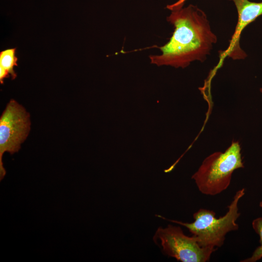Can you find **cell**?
Masks as SVG:
<instances>
[{"label":"cell","instance_id":"1","mask_svg":"<svg viewBox=\"0 0 262 262\" xmlns=\"http://www.w3.org/2000/svg\"><path fill=\"white\" fill-rule=\"evenodd\" d=\"M171 14L166 20L174 26L169 40L159 47L162 53L149 56L150 64L184 68L194 61L203 62L217 41L206 13L190 4L166 6Z\"/></svg>","mask_w":262,"mask_h":262},{"label":"cell","instance_id":"2","mask_svg":"<svg viewBox=\"0 0 262 262\" xmlns=\"http://www.w3.org/2000/svg\"><path fill=\"white\" fill-rule=\"evenodd\" d=\"M245 194V188L237 191L228 206L227 212L219 218L215 217V213L213 211L201 208L193 214V222L168 220L186 228L196 238L200 246L220 247L223 245L227 234L239 229L236 222L241 215L238 203Z\"/></svg>","mask_w":262,"mask_h":262},{"label":"cell","instance_id":"3","mask_svg":"<svg viewBox=\"0 0 262 262\" xmlns=\"http://www.w3.org/2000/svg\"><path fill=\"white\" fill-rule=\"evenodd\" d=\"M244 167L240 144L233 141L225 152L206 157L192 178L202 194L215 196L229 187L234 170Z\"/></svg>","mask_w":262,"mask_h":262},{"label":"cell","instance_id":"4","mask_svg":"<svg viewBox=\"0 0 262 262\" xmlns=\"http://www.w3.org/2000/svg\"><path fill=\"white\" fill-rule=\"evenodd\" d=\"M159 241L162 251L166 255L182 262H206L216 250L212 247H202L196 238L185 235L179 226L168 225L159 227L154 236Z\"/></svg>","mask_w":262,"mask_h":262},{"label":"cell","instance_id":"5","mask_svg":"<svg viewBox=\"0 0 262 262\" xmlns=\"http://www.w3.org/2000/svg\"><path fill=\"white\" fill-rule=\"evenodd\" d=\"M30 129V115L15 100H11L0 118V180L4 177L2 158L5 152H17L26 139Z\"/></svg>","mask_w":262,"mask_h":262},{"label":"cell","instance_id":"6","mask_svg":"<svg viewBox=\"0 0 262 262\" xmlns=\"http://www.w3.org/2000/svg\"><path fill=\"white\" fill-rule=\"evenodd\" d=\"M232 0L237 11L238 21L228 47L220 53L216 68L221 66L224 60L227 57L233 60H242L247 57V54L240 45L242 33L247 25L262 16V2H253L249 0Z\"/></svg>","mask_w":262,"mask_h":262},{"label":"cell","instance_id":"7","mask_svg":"<svg viewBox=\"0 0 262 262\" xmlns=\"http://www.w3.org/2000/svg\"><path fill=\"white\" fill-rule=\"evenodd\" d=\"M16 49V48L8 49L0 52V66L9 72L12 79H14L16 76L14 69V67L17 66Z\"/></svg>","mask_w":262,"mask_h":262},{"label":"cell","instance_id":"8","mask_svg":"<svg viewBox=\"0 0 262 262\" xmlns=\"http://www.w3.org/2000/svg\"><path fill=\"white\" fill-rule=\"evenodd\" d=\"M260 206L262 208V201L260 202ZM252 225L255 231L260 236V246L255 250L251 257L241 261V262H255L262 258V217L255 219L252 221Z\"/></svg>","mask_w":262,"mask_h":262},{"label":"cell","instance_id":"9","mask_svg":"<svg viewBox=\"0 0 262 262\" xmlns=\"http://www.w3.org/2000/svg\"><path fill=\"white\" fill-rule=\"evenodd\" d=\"M9 72L1 66H0V82L1 84L3 83V80L5 78L9 77Z\"/></svg>","mask_w":262,"mask_h":262},{"label":"cell","instance_id":"10","mask_svg":"<svg viewBox=\"0 0 262 262\" xmlns=\"http://www.w3.org/2000/svg\"><path fill=\"white\" fill-rule=\"evenodd\" d=\"M186 0H179L176 2H175L174 3L170 4V5L172 6H176L184 5V2H185Z\"/></svg>","mask_w":262,"mask_h":262},{"label":"cell","instance_id":"11","mask_svg":"<svg viewBox=\"0 0 262 262\" xmlns=\"http://www.w3.org/2000/svg\"><path fill=\"white\" fill-rule=\"evenodd\" d=\"M260 91H261V92H262V88H261V89H260Z\"/></svg>","mask_w":262,"mask_h":262}]
</instances>
